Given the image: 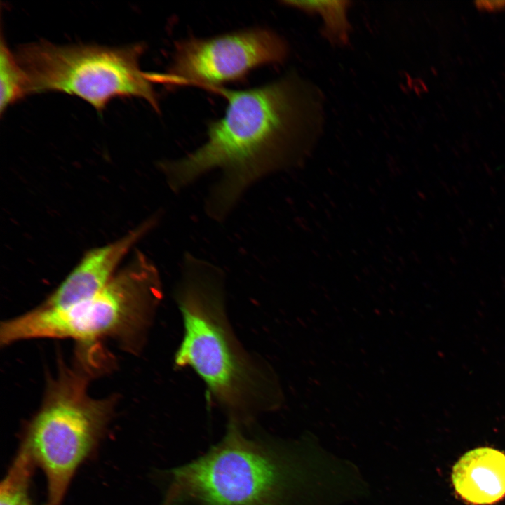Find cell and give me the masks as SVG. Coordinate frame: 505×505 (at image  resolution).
<instances>
[{"label":"cell","mask_w":505,"mask_h":505,"mask_svg":"<svg viewBox=\"0 0 505 505\" xmlns=\"http://www.w3.org/2000/svg\"><path fill=\"white\" fill-rule=\"evenodd\" d=\"M210 90L227 100L224 116L208 124L202 146L163 161L160 168L175 191L220 169L206 206L210 216L220 220L250 185L310 147L323 127V96L295 72L252 88Z\"/></svg>","instance_id":"cell-1"},{"label":"cell","mask_w":505,"mask_h":505,"mask_svg":"<svg viewBox=\"0 0 505 505\" xmlns=\"http://www.w3.org/2000/svg\"><path fill=\"white\" fill-rule=\"evenodd\" d=\"M154 224V219L147 220L119 240L87 252L39 307L65 308L95 295L110 282L119 262Z\"/></svg>","instance_id":"cell-8"},{"label":"cell","mask_w":505,"mask_h":505,"mask_svg":"<svg viewBox=\"0 0 505 505\" xmlns=\"http://www.w3.org/2000/svg\"><path fill=\"white\" fill-rule=\"evenodd\" d=\"M221 278L215 266L187 255L177 292L184 334L175 363L191 367L220 404L244 415L268 402L269 380L231 334L223 309Z\"/></svg>","instance_id":"cell-3"},{"label":"cell","mask_w":505,"mask_h":505,"mask_svg":"<svg viewBox=\"0 0 505 505\" xmlns=\"http://www.w3.org/2000/svg\"><path fill=\"white\" fill-rule=\"evenodd\" d=\"M89 376L61 363L24 433L22 440L46 478L44 505H62L74 473L95 451L112 419L115 398L90 397Z\"/></svg>","instance_id":"cell-5"},{"label":"cell","mask_w":505,"mask_h":505,"mask_svg":"<svg viewBox=\"0 0 505 505\" xmlns=\"http://www.w3.org/2000/svg\"><path fill=\"white\" fill-rule=\"evenodd\" d=\"M475 4L479 10L495 11L505 8V0L476 1Z\"/></svg>","instance_id":"cell-13"},{"label":"cell","mask_w":505,"mask_h":505,"mask_svg":"<svg viewBox=\"0 0 505 505\" xmlns=\"http://www.w3.org/2000/svg\"><path fill=\"white\" fill-rule=\"evenodd\" d=\"M144 46H59L45 41L21 46L15 53L27 74L29 93L57 91L76 96L98 112L115 97H137L159 112L148 73L141 70Z\"/></svg>","instance_id":"cell-6"},{"label":"cell","mask_w":505,"mask_h":505,"mask_svg":"<svg viewBox=\"0 0 505 505\" xmlns=\"http://www.w3.org/2000/svg\"><path fill=\"white\" fill-rule=\"evenodd\" d=\"M367 489L356 465L310 433L269 444L231 423L219 444L172 471L163 504L344 505L363 499Z\"/></svg>","instance_id":"cell-2"},{"label":"cell","mask_w":505,"mask_h":505,"mask_svg":"<svg viewBox=\"0 0 505 505\" xmlns=\"http://www.w3.org/2000/svg\"><path fill=\"white\" fill-rule=\"evenodd\" d=\"M285 40L273 30L252 27L176 42L168 73L149 74L152 82L194 85L210 90L244 79L252 69L279 64L288 55Z\"/></svg>","instance_id":"cell-7"},{"label":"cell","mask_w":505,"mask_h":505,"mask_svg":"<svg viewBox=\"0 0 505 505\" xmlns=\"http://www.w3.org/2000/svg\"><path fill=\"white\" fill-rule=\"evenodd\" d=\"M36 466L27 445L22 440L1 483L0 505H34L29 495V485Z\"/></svg>","instance_id":"cell-11"},{"label":"cell","mask_w":505,"mask_h":505,"mask_svg":"<svg viewBox=\"0 0 505 505\" xmlns=\"http://www.w3.org/2000/svg\"><path fill=\"white\" fill-rule=\"evenodd\" d=\"M452 480L466 501L486 505L505 496V454L490 447H479L464 454L455 464Z\"/></svg>","instance_id":"cell-9"},{"label":"cell","mask_w":505,"mask_h":505,"mask_svg":"<svg viewBox=\"0 0 505 505\" xmlns=\"http://www.w3.org/2000/svg\"><path fill=\"white\" fill-rule=\"evenodd\" d=\"M161 297L158 270L142 252L98 293L65 308L36 307L1 323L0 344L36 338H69L90 346L107 337L128 349L139 344Z\"/></svg>","instance_id":"cell-4"},{"label":"cell","mask_w":505,"mask_h":505,"mask_svg":"<svg viewBox=\"0 0 505 505\" xmlns=\"http://www.w3.org/2000/svg\"><path fill=\"white\" fill-rule=\"evenodd\" d=\"M0 53V112L2 114L10 105L30 93L27 74L3 36Z\"/></svg>","instance_id":"cell-12"},{"label":"cell","mask_w":505,"mask_h":505,"mask_svg":"<svg viewBox=\"0 0 505 505\" xmlns=\"http://www.w3.org/2000/svg\"><path fill=\"white\" fill-rule=\"evenodd\" d=\"M288 6L308 14H318L323 20V36L332 44L344 46L348 43L351 25L348 20L349 1H283Z\"/></svg>","instance_id":"cell-10"}]
</instances>
